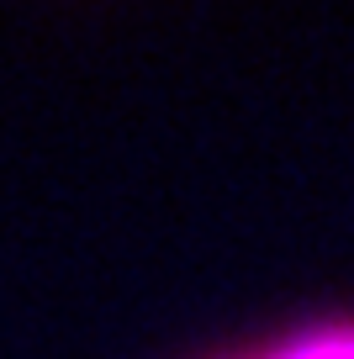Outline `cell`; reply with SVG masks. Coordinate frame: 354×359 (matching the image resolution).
I'll use <instances>...</instances> for the list:
<instances>
[{
    "label": "cell",
    "mask_w": 354,
    "mask_h": 359,
    "mask_svg": "<svg viewBox=\"0 0 354 359\" xmlns=\"http://www.w3.org/2000/svg\"><path fill=\"white\" fill-rule=\"evenodd\" d=\"M228 359H354V312H322Z\"/></svg>",
    "instance_id": "1"
}]
</instances>
